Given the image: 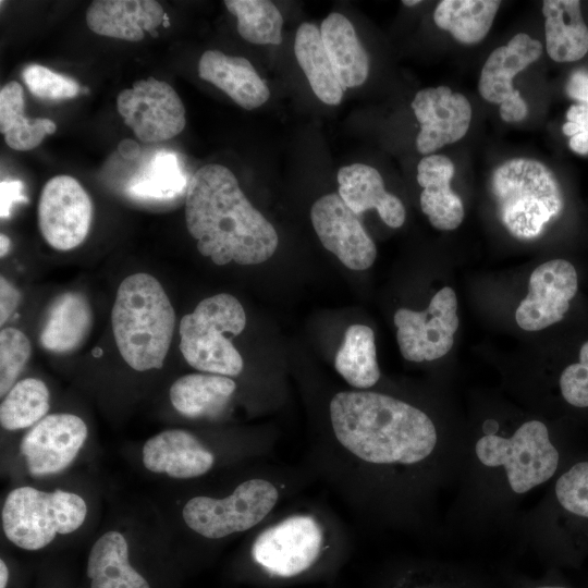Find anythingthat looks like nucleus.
<instances>
[{
    "label": "nucleus",
    "mask_w": 588,
    "mask_h": 588,
    "mask_svg": "<svg viewBox=\"0 0 588 588\" xmlns=\"http://www.w3.org/2000/svg\"><path fill=\"white\" fill-rule=\"evenodd\" d=\"M185 222L198 252L218 266L261 264L279 243L275 229L250 204L233 172L218 163L188 179Z\"/></svg>",
    "instance_id": "obj_1"
},
{
    "label": "nucleus",
    "mask_w": 588,
    "mask_h": 588,
    "mask_svg": "<svg viewBox=\"0 0 588 588\" xmlns=\"http://www.w3.org/2000/svg\"><path fill=\"white\" fill-rule=\"evenodd\" d=\"M329 408L338 441L365 462L411 465L426 460L436 448L437 430L429 416L392 396L339 392Z\"/></svg>",
    "instance_id": "obj_2"
},
{
    "label": "nucleus",
    "mask_w": 588,
    "mask_h": 588,
    "mask_svg": "<svg viewBox=\"0 0 588 588\" xmlns=\"http://www.w3.org/2000/svg\"><path fill=\"white\" fill-rule=\"evenodd\" d=\"M117 347L134 370L160 369L169 352L175 311L160 282L138 272L126 277L111 311Z\"/></svg>",
    "instance_id": "obj_3"
},
{
    "label": "nucleus",
    "mask_w": 588,
    "mask_h": 588,
    "mask_svg": "<svg viewBox=\"0 0 588 588\" xmlns=\"http://www.w3.org/2000/svg\"><path fill=\"white\" fill-rule=\"evenodd\" d=\"M490 188L502 224L518 240L538 237L564 206L555 176L535 159L504 161L493 171Z\"/></svg>",
    "instance_id": "obj_4"
},
{
    "label": "nucleus",
    "mask_w": 588,
    "mask_h": 588,
    "mask_svg": "<svg viewBox=\"0 0 588 588\" xmlns=\"http://www.w3.org/2000/svg\"><path fill=\"white\" fill-rule=\"evenodd\" d=\"M246 326L237 298L219 293L203 299L180 321V351L193 368L208 373L237 376L243 358L226 334L236 336Z\"/></svg>",
    "instance_id": "obj_5"
},
{
    "label": "nucleus",
    "mask_w": 588,
    "mask_h": 588,
    "mask_svg": "<svg viewBox=\"0 0 588 588\" xmlns=\"http://www.w3.org/2000/svg\"><path fill=\"white\" fill-rule=\"evenodd\" d=\"M86 514L85 501L75 493L20 487L7 495L1 518L5 537L19 548L33 551L48 546L57 534L79 528Z\"/></svg>",
    "instance_id": "obj_6"
},
{
    "label": "nucleus",
    "mask_w": 588,
    "mask_h": 588,
    "mask_svg": "<svg viewBox=\"0 0 588 588\" xmlns=\"http://www.w3.org/2000/svg\"><path fill=\"white\" fill-rule=\"evenodd\" d=\"M476 456L487 467H503L510 488L524 494L553 477L559 452L540 420L522 424L511 437L486 434L475 446Z\"/></svg>",
    "instance_id": "obj_7"
},
{
    "label": "nucleus",
    "mask_w": 588,
    "mask_h": 588,
    "mask_svg": "<svg viewBox=\"0 0 588 588\" xmlns=\"http://www.w3.org/2000/svg\"><path fill=\"white\" fill-rule=\"evenodd\" d=\"M278 490L268 480L254 478L238 485L226 498L198 495L183 509L185 524L209 539L248 530L261 522L278 501Z\"/></svg>",
    "instance_id": "obj_8"
},
{
    "label": "nucleus",
    "mask_w": 588,
    "mask_h": 588,
    "mask_svg": "<svg viewBox=\"0 0 588 588\" xmlns=\"http://www.w3.org/2000/svg\"><path fill=\"white\" fill-rule=\"evenodd\" d=\"M402 356L409 362H430L453 346L458 328L457 298L450 286L442 287L422 311L400 308L393 317Z\"/></svg>",
    "instance_id": "obj_9"
},
{
    "label": "nucleus",
    "mask_w": 588,
    "mask_h": 588,
    "mask_svg": "<svg viewBox=\"0 0 588 588\" xmlns=\"http://www.w3.org/2000/svg\"><path fill=\"white\" fill-rule=\"evenodd\" d=\"M117 108L124 123L144 143L169 140L186 125L185 107L177 93L152 76L123 89L117 97Z\"/></svg>",
    "instance_id": "obj_10"
},
{
    "label": "nucleus",
    "mask_w": 588,
    "mask_h": 588,
    "mask_svg": "<svg viewBox=\"0 0 588 588\" xmlns=\"http://www.w3.org/2000/svg\"><path fill=\"white\" fill-rule=\"evenodd\" d=\"M37 210L40 233L52 248L71 250L85 241L93 220V203L73 176L57 175L47 181Z\"/></svg>",
    "instance_id": "obj_11"
},
{
    "label": "nucleus",
    "mask_w": 588,
    "mask_h": 588,
    "mask_svg": "<svg viewBox=\"0 0 588 588\" xmlns=\"http://www.w3.org/2000/svg\"><path fill=\"white\" fill-rule=\"evenodd\" d=\"M322 530L309 515H293L261 531L252 547L254 560L268 573L293 577L318 559Z\"/></svg>",
    "instance_id": "obj_12"
},
{
    "label": "nucleus",
    "mask_w": 588,
    "mask_h": 588,
    "mask_svg": "<svg viewBox=\"0 0 588 588\" xmlns=\"http://www.w3.org/2000/svg\"><path fill=\"white\" fill-rule=\"evenodd\" d=\"M542 53V45L525 33L516 34L505 46L487 58L478 81V91L488 102L500 106V117L507 123L522 121L527 103L513 86V78Z\"/></svg>",
    "instance_id": "obj_13"
},
{
    "label": "nucleus",
    "mask_w": 588,
    "mask_h": 588,
    "mask_svg": "<svg viewBox=\"0 0 588 588\" xmlns=\"http://www.w3.org/2000/svg\"><path fill=\"white\" fill-rule=\"evenodd\" d=\"M336 193L318 198L310 209L313 226L326 249L352 270L371 267L377 248L358 217Z\"/></svg>",
    "instance_id": "obj_14"
},
{
    "label": "nucleus",
    "mask_w": 588,
    "mask_h": 588,
    "mask_svg": "<svg viewBox=\"0 0 588 588\" xmlns=\"http://www.w3.org/2000/svg\"><path fill=\"white\" fill-rule=\"evenodd\" d=\"M86 424L73 414H51L35 424L22 438L21 454L33 476L53 475L65 469L87 439Z\"/></svg>",
    "instance_id": "obj_15"
},
{
    "label": "nucleus",
    "mask_w": 588,
    "mask_h": 588,
    "mask_svg": "<svg viewBox=\"0 0 588 588\" xmlns=\"http://www.w3.org/2000/svg\"><path fill=\"white\" fill-rule=\"evenodd\" d=\"M528 287L515 320L525 331H539L563 319L577 292V272L569 261L552 259L532 271Z\"/></svg>",
    "instance_id": "obj_16"
},
{
    "label": "nucleus",
    "mask_w": 588,
    "mask_h": 588,
    "mask_svg": "<svg viewBox=\"0 0 588 588\" xmlns=\"http://www.w3.org/2000/svg\"><path fill=\"white\" fill-rule=\"evenodd\" d=\"M411 106L420 124L416 148L422 155H431L460 140L469 128L471 106L468 99L448 86L417 91Z\"/></svg>",
    "instance_id": "obj_17"
},
{
    "label": "nucleus",
    "mask_w": 588,
    "mask_h": 588,
    "mask_svg": "<svg viewBox=\"0 0 588 588\" xmlns=\"http://www.w3.org/2000/svg\"><path fill=\"white\" fill-rule=\"evenodd\" d=\"M162 5L155 0H95L86 11L88 28L100 36L139 41L164 19Z\"/></svg>",
    "instance_id": "obj_18"
},
{
    "label": "nucleus",
    "mask_w": 588,
    "mask_h": 588,
    "mask_svg": "<svg viewBox=\"0 0 588 588\" xmlns=\"http://www.w3.org/2000/svg\"><path fill=\"white\" fill-rule=\"evenodd\" d=\"M215 457L196 437L182 429H170L150 438L143 448V463L152 473L172 478H194L206 474Z\"/></svg>",
    "instance_id": "obj_19"
},
{
    "label": "nucleus",
    "mask_w": 588,
    "mask_h": 588,
    "mask_svg": "<svg viewBox=\"0 0 588 588\" xmlns=\"http://www.w3.org/2000/svg\"><path fill=\"white\" fill-rule=\"evenodd\" d=\"M198 76L224 91L246 110L262 106L270 97L266 81L243 57L226 56L219 50L205 51L198 62Z\"/></svg>",
    "instance_id": "obj_20"
},
{
    "label": "nucleus",
    "mask_w": 588,
    "mask_h": 588,
    "mask_svg": "<svg viewBox=\"0 0 588 588\" xmlns=\"http://www.w3.org/2000/svg\"><path fill=\"white\" fill-rule=\"evenodd\" d=\"M454 171L452 160L439 154L424 157L417 166L421 210L431 225L442 231L456 229L464 219L463 201L451 188Z\"/></svg>",
    "instance_id": "obj_21"
},
{
    "label": "nucleus",
    "mask_w": 588,
    "mask_h": 588,
    "mask_svg": "<svg viewBox=\"0 0 588 588\" xmlns=\"http://www.w3.org/2000/svg\"><path fill=\"white\" fill-rule=\"evenodd\" d=\"M336 180L338 194L356 215L376 209L387 225H403L406 217L404 205L400 198L385 191L378 170L365 163H353L342 167Z\"/></svg>",
    "instance_id": "obj_22"
},
{
    "label": "nucleus",
    "mask_w": 588,
    "mask_h": 588,
    "mask_svg": "<svg viewBox=\"0 0 588 588\" xmlns=\"http://www.w3.org/2000/svg\"><path fill=\"white\" fill-rule=\"evenodd\" d=\"M320 34L343 88L364 84L369 74V58L352 23L341 13H330L321 23Z\"/></svg>",
    "instance_id": "obj_23"
},
{
    "label": "nucleus",
    "mask_w": 588,
    "mask_h": 588,
    "mask_svg": "<svg viewBox=\"0 0 588 588\" xmlns=\"http://www.w3.org/2000/svg\"><path fill=\"white\" fill-rule=\"evenodd\" d=\"M544 34L548 56L555 62H574L588 52V26L578 0H544Z\"/></svg>",
    "instance_id": "obj_24"
},
{
    "label": "nucleus",
    "mask_w": 588,
    "mask_h": 588,
    "mask_svg": "<svg viewBox=\"0 0 588 588\" xmlns=\"http://www.w3.org/2000/svg\"><path fill=\"white\" fill-rule=\"evenodd\" d=\"M93 313L87 298L77 292L58 296L50 305L39 334L44 348L53 353H69L88 335Z\"/></svg>",
    "instance_id": "obj_25"
},
{
    "label": "nucleus",
    "mask_w": 588,
    "mask_h": 588,
    "mask_svg": "<svg viewBox=\"0 0 588 588\" xmlns=\"http://www.w3.org/2000/svg\"><path fill=\"white\" fill-rule=\"evenodd\" d=\"M87 576L90 588H150L128 562V546L115 530L103 534L91 547Z\"/></svg>",
    "instance_id": "obj_26"
},
{
    "label": "nucleus",
    "mask_w": 588,
    "mask_h": 588,
    "mask_svg": "<svg viewBox=\"0 0 588 588\" xmlns=\"http://www.w3.org/2000/svg\"><path fill=\"white\" fill-rule=\"evenodd\" d=\"M294 53L319 100L331 106L339 105L345 89L335 76L320 29L315 24L305 22L299 25L294 40Z\"/></svg>",
    "instance_id": "obj_27"
},
{
    "label": "nucleus",
    "mask_w": 588,
    "mask_h": 588,
    "mask_svg": "<svg viewBox=\"0 0 588 588\" xmlns=\"http://www.w3.org/2000/svg\"><path fill=\"white\" fill-rule=\"evenodd\" d=\"M235 389V382L226 376L188 373L173 382L170 401L186 417H204L221 411Z\"/></svg>",
    "instance_id": "obj_28"
},
{
    "label": "nucleus",
    "mask_w": 588,
    "mask_h": 588,
    "mask_svg": "<svg viewBox=\"0 0 588 588\" xmlns=\"http://www.w3.org/2000/svg\"><path fill=\"white\" fill-rule=\"evenodd\" d=\"M57 131L56 123L46 118L24 114V93L20 83L12 81L0 89V132L5 144L19 151L39 146L46 135Z\"/></svg>",
    "instance_id": "obj_29"
},
{
    "label": "nucleus",
    "mask_w": 588,
    "mask_h": 588,
    "mask_svg": "<svg viewBox=\"0 0 588 588\" xmlns=\"http://www.w3.org/2000/svg\"><path fill=\"white\" fill-rule=\"evenodd\" d=\"M500 4L498 0H442L433 11V21L458 42L474 45L489 33Z\"/></svg>",
    "instance_id": "obj_30"
},
{
    "label": "nucleus",
    "mask_w": 588,
    "mask_h": 588,
    "mask_svg": "<svg viewBox=\"0 0 588 588\" xmlns=\"http://www.w3.org/2000/svg\"><path fill=\"white\" fill-rule=\"evenodd\" d=\"M334 366L354 388L367 389L375 385L380 378V369L373 331L364 324L350 326L336 352Z\"/></svg>",
    "instance_id": "obj_31"
},
{
    "label": "nucleus",
    "mask_w": 588,
    "mask_h": 588,
    "mask_svg": "<svg viewBox=\"0 0 588 588\" xmlns=\"http://www.w3.org/2000/svg\"><path fill=\"white\" fill-rule=\"evenodd\" d=\"M188 180L175 154L159 150L126 188L130 197L142 200H169L187 189Z\"/></svg>",
    "instance_id": "obj_32"
},
{
    "label": "nucleus",
    "mask_w": 588,
    "mask_h": 588,
    "mask_svg": "<svg viewBox=\"0 0 588 588\" xmlns=\"http://www.w3.org/2000/svg\"><path fill=\"white\" fill-rule=\"evenodd\" d=\"M49 399L44 381L36 378L17 381L1 402V426L10 431L33 427L49 411Z\"/></svg>",
    "instance_id": "obj_33"
},
{
    "label": "nucleus",
    "mask_w": 588,
    "mask_h": 588,
    "mask_svg": "<svg viewBox=\"0 0 588 588\" xmlns=\"http://www.w3.org/2000/svg\"><path fill=\"white\" fill-rule=\"evenodd\" d=\"M230 13L237 17V32L256 45H279L282 41L283 17L268 0H225Z\"/></svg>",
    "instance_id": "obj_34"
},
{
    "label": "nucleus",
    "mask_w": 588,
    "mask_h": 588,
    "mask_svg": "<svg viewBox=\"0 0 588 588\" xmlns=\"http://www.w3.org/2000/svg\"><path fill=\"white\" fill-rule=\"evenodd\" d=\"M28 338L19 329L4 328L0 332V395L7 394L30 357Z\"/></svg>",
    "instance_id": "obj_35"
},
{
    "label": "nucleus",
    "mask_w": 588,
    "mask_h": 588,
    "mask_svg": "<svg viewBox=\"0 0 588 588\" xmlns=\"http://www.w3.org/2000/svg\"><path fill=\"white\" fill-rule=\"evenodd\" d=\"M22 78L29 91L47 100H62L74 98L78 95L81 87L78 83L60 73L40 64H29L22 71Z\"/></svg>",
    "instance_id": "obj_36"
},
{
    "label": "nucleus",
    "mask_w": 588,
    "mask_h": 588,
    "mask_svg": "<svg viewBox=\"0 0 588 588\" xmlns=\"http://www.w3.org/2000/svg\"><path fill=\"white\" fill-rule=\"evenodd\" d=\"M555 495L567 512L588 518V461L573 465L555 483Z\"/></svg>",
    "instance_id": "obj_37"
},
{
    "label": "nucleus",
    "mask_w": 588,
    "mask_h": 588,
    "mask_svg": "<svg viewBox=\"0 0 588 588\" xmlns=\"http://www.w3.org/2000/svg\"><path fill=\"white\" fill-rule=\"evenodd\" d=\"M563 399L575 407H588V341L579 352V362L567 366L560 377Z\"/></svg>",
    "instance_id": "obj_38"
},
{
    "label": "nucleus",
    "mask_w": 588,
    "mask_h": 588,
    "mask_svg": "<svg viewBox=\"0 0 588 588\" xmlns=\"http://www.w3.org/2000/svg\"><path fill=\"white\" fill-rule=\"evenodd\" d=\"M564 135L569 136V148L579 155L588 154V103L572 105L562 126Z\"/></svg>",
    "instance_id": "obj_39"
},
{
    "label": "nucleus",
    "mask_w": 588,
    "mask_h": 588,
    "mask_svg": "<svg viewBox=\"0 0 588 588\" xmlns=\"http://www.w3.org/2000/svg\"><path fill=\"white\" fill-rule=\"evenodd\" d=\"M28 203L24 183L20 180H2L0 183V217L7 219L15 204Z\"/></svg>",
    "instance_id": "obj_40"
},
{
    "label": "nucleus",
    "mask_w": 588,
    "mask_h": 588,
    "mask_svg": "<svg viewBox=\"0 0 588 588\" xmlns=\"http://www.w3.org/2000/svg\"><path fill=\"white\" fill-rule=\"evenodd\" d=\"M21 302V293L2 275L0 278V323L11 317Z\"/></svg>",
    "instance_id": "obj_41"
},
{
    "label": "nucleus",
    "mask_w": 588,
    "mask_h": 588,
    "mask_svg": "<svg viewBox=\"0 0 588 588\" xmlns=\"http://www.w3.org/2000/svg\"><path fill=\"white\" fill-rule=\"evenodd\" d=\"M565 91L567 96L579 103H588V72L577 70L569 76Z\"/></svg>",
    "instance_id": "obj_42"
},
{
    "label": "nucleus",
    "mask_w": 588,
    "mask_h": 588,
    "mask_svg": "<svg viewBox=\"0 0 588 588\" xmlns=\"http://www.w3.org/2000/svg\"><path fill=\"white\" fill-rule=\"evenodd\" d=\"M412 588H476L471 581L456 575L453 572L439 573V576L427 580V585L416 586Z\"/></svg>",
    "instance_id": "obj_43"
},
{
    "label": "nucleus",
    "mask_w": 588,
    "mask_h": 588,
    "mask_svg": "<svg viewBox=\"0 0 588 588\" xmlns=\"http://www.w3.org/2000/svg\"><path fill=\"white\" fill-rule=\"evenodd\" d=\"M9 579L8 566L3 560L0 561V588H5Z\"/></svg>",
    "instance_id": "obj_44"
},
{
    "label": "nucleus",
    "mask_w": 588,
    "mask_h": 588,
    "mask_svg": "<svg viewBox=\"0 0 588 588\" xmlns=\"http://www.w3.org/2000/svg\"><path fill=\"white\" fill-rule=\"evenodd\" d=\"M10 246H11L10 238L5 234L1 233L0 234V256L1 257L7 255V253L10 249Z\"/></svg>",
    "instance_id": "obj_45"
},
{
    "label": "nucleus",
    "mask_w": 588,
    "mask_h": 588,
    "mask_svg": "<svg viewBox=\"0 0 588 588\" xmlns=\"http://www.w3.org/2000/svg\"><path fill=\"white\" fill-rule=\"evenodd\" d=\"M528 588H569V587L562 584H556V583H539V584H534L529 586Z\"/></svg>",
    "instance_id": "obj_46"
},
{
    "label": "nucleus",
    "mask_w": 588,
    "mask_h": 588,
    "mask_svg": "<svg viewBox=\"0 0 588 588\" xmlns=\"http://www.w3.org/2000/svg\"><path fill=\"white\" fill-rule=\"evenodd\" d=\"M402 3L406 7H414L420 3L419 0H403Z\"/></svg>",
    "instance_id": "obj_47"
},
{
    "label": "nucleus",
    "mask_w": 588,
    "mask_h": 588,
    "mask_svg": "<svg viewBox=\"0 0 588 588\" xmlns=\"http://www.w3.org/2000/svg\"><path fill=\"white\" fill-rule=\"evenodd\" d=\"M162 26L166 28L170 26V20L167 13L164 14Z\"/></svg>",
    "instance_id": "obj_48"
}]
</instances>
